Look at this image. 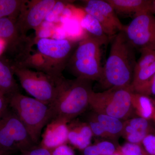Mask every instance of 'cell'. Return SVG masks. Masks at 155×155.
<instances>
[{
	"label": "cell",
	"mask_w": 155,
	"mask_h": 155,
	"mask_svg": "<svg viewBox=\"0 0 155 155\" xmlns=\"http://www.w3.org/2000/svg\"><path fill=\"white\" fill-rule=\"evenodd\" d=\"M79 41L69 38L32 39L21 66L40 71L58 80Z\"/></svg>",
	"instance_id": "6da1fadb"
},
{
	"label": "cell",
	"mask_w": 155,
	"mask_h": 155,
	"mask_svg": "<svg viewBox=\"0 0 155 155\" xmlns=\"http://www.w3.org/2000/svg\"><path fill=\"white\" fill-rule=\"evenodd\" d=\"M112 40L109 56L98 81L104 91L114 87H130L137 62L135 49L123 31H120Z\"/></svg>",
	"instance_id": "7a4b0ae2"
},
{
	"label": "cell",
	"mask_w": 155,
	"mask_h": 155,
	"mask_svg": "<svg viewBox=\"0 0 155 155\" xmlns=\"http://www.w3.org/2000/svg\"><path fill=\"white\" fill-rule=\"evenodd\" d=\"M93 81L63 77L58 82L57 94L50 104L53 119L64 120L67 123L84 113L89 106Z\"/></svg>",
	"instance_id": "3957f363"
},
{
	"label": "cell",
	"mask_w": 155,
	"mask_h": 155,
	"mask_svg": "<svg viewBox=\"0 0 155 155\" xmlns=\"http://www.w3.org/2000/svg\"><path fill=\"white\" fill-rule=\"evenodd\" d=\"M8 97L9 106L25 125L34 143L37 144L43 128L53 119L51 106L20 92Z\"/></svg>",
	"instance_id": "277c9868"
},
{
	"label": "cell",
	"mask_w": 155,
	"mask_h": 155,
	"mask_svg": "<svg viewBox=\"0 0 155 155\" xmlns=\"http://www.w3.org/2000/svg\"><path fill=\"white\" fill-rule=\"evenodd\" d=\"M104 44L88 36L79 41L67 67L76 78L98 81L102 72L101 47Z\"/></svg>",
	"instance_id": "5b68a950"
},
{
	"label": "cell",
	"mask_w": 155,
	"mask_h": 155,
	"mask_svg": "<svg viewBox=\"0 0 155 155\" xmlns=\"http://www.w3.org/2000/svg\"><path fill=\"white\" fill-rule=\"evenodd\" d=\"M133 92L130 87H114L100 92L93 90L89 106L95 113L126 121L135 114L131 103Z\"/></svg>",
	"instance_id": "8992f818"
},
{
	"label": "cell",
	"mask_w": 155,
	"mask_h": 155,
	"mask_svg": "<svg viewBox=\"0 0 155 155\" xmlns=\"http://www.w3.org/2000/svg\"><path fill=\"white\" fill-rule=\"evenodd\" d=\"M10 67L22 88L28 94L47 104L52 103L57 94L58 82L61 78L56 80L44 72L26 67Z\"/></svg>",
	"instance_id": "52a82bcc"
},
{
	"label": "cell",
	"mask_w": 155,
	"mask_h": 155,
	"mask_svg": "<svg viewBox=\"0 0 155 155\" xmlns=\"http://www.w3.org/2000/svg\"><path fill=\"white\" fill-rule=\"evenodd\" d=\"M35 146L25 125L14 112L0 118V147L7 153L27 151Z\"/></svg>",
	"instance_id": "ba28073f"
},
{
	"label": "cell",
	"mask_w": 155,
	"mask_h": 155,
	"mask_svg": "<svg viewBox=\"0 0 155 155\" xmlns=\"http://www.w3.org/2000/svg\"><path fill=\"white\" fill-rule=\"evenodd\" d=\"M135 50H155V15L145 12L136 15L122 31Z\"/></svg>",
	"instance_id": "9c48e42d"
},
{
	"label": "cell",
	"mask_w": 155,
	"mask_h": 155,
	"mask_svg": "<svg viewBox=\"0 0 155 155\" xmlns=\"http://www.w3.org/2000/svg\"><path fill=\"white\" fill-rule=\"evenodd\" d=\"M57 0H27L16 20L18 29L24 36L31 29L37 30Z\"/></svg>",
	"instance_id": "30bf717a"
},
{
	"label": "cell",
	"mask_w": 155,
	"mask_h": 155,
	"mask_svg": "<svg viewBox=\"0 0 155 155\" xmlns=\"http://www.w3.org/2000/svg\"><path fill=\"white\" fill-rule=\"evenodd\" d=\"M83 2L84 12L94 17L99 22L110 40L123 30L124 25L106 0H86Z\"/></svg>",
	"instance_id": "8fae6325"
},
{
	"label": "cell",
	"mask_w": 155,
	"mask_h": 155,
	"mask_svg": "<svg viewBox=\"0 0 155 155\" xmlns=\"http://www.w3.org/2000/svg\"><path fill=\"white\" fill-rule=\"evenodd\" d=\"M30 38L22 35L17 27L16 20L10 18L0 19V39L6 43L2 54L8 58H16L24 51Z\"/></svg>",
	"instance_id": "7c38bea8"
},
{
	"label": "cell",
	"mask_w": 155,
	"mask_h": 155,
	"mask_svg": "<svg viewBox=\"0 0 155 155\" xmlns=\"http://www.w3.org/2000/svg\"><path fill=\"white\" fill-rule=\"evenodd\" d=\"M67 122L53 119L46 125L39 145L50 150L68 143V129Z\"/></svg>",
	"instance_id": "4fadbf2b"
},
{
	"label": "cell",
	"mask_w": 155,
	"mask_h": 155,
	"mask_svg": "<svg viewBox=\"0 0 155 155\" xmlns=\"http://www.w3.org/2000/svg\"><path fill=\"white\" fill-rule=\"evenodd\" d=\"M151 121L136 116L124 121L122 136L127 142L141 144L147 135L154 133L155 129Z\"/></svg>",
	"instance_id": "5bb4252c"
},
{
	"label": "cell",
	"mask_w": 155,
	"mask_h": 155,
	"mask_svg": "<svg viewBox=\"0 0 155 155\" xmlns=\"http://www.w3.org/2000/svg\"><path fill=\"white\" fill-rule=\"evenodd\" d=\"M67 126L68 143L81 150L90 145L93 134L86 122L73 119L67 124Z\"/></svg>",
	"instance_id": "9a60e30c"
},
{
	"label": "cell",
	"mask_w": 155,
	"mask_h": 155,
	"mask_svg": "<svg viewBox=\"0 0 155 155\" xmlns=\"http://www.w3.org/2000/svg\"><path fill=\"white\" fill-rule=\"evenodd\" d=\"M112 6L116 14L136 15L150 12L153 0H106ZM151 13V12H150Z\"/></svg>",
	"instance_id": "2e32d148"
},
{
	"label": "cell",
	"mask_w": 155,
	"mask_h": 155,
	"mask_svg": "<svg viewBox=\"0 0 155 155\" xmlns=\"http://www.w3.org/2000/svg\"><path fill=\"white\" fill-rule=\"evenodd\" d=\"M131 103L134 113L137 116L152 120L155 114V105L152 98L133 92Z\"/></svg>",
	"instance_id": "e0dca14e"
},
{
	"label": "cell",
	"mask_w": 155,
	"mask_h": 155,
	"mask_svg": "<svg viewBox=\"0 0 155 155\" xmlns=\"http://www.w3.org/2000/svg\"><path fill=\"white\" fill-rule=\"evenodd\" d=\"M92 115L96 119L110 137L111 140L116 142L122 136L124 121L112 116L91 112Z\"/></svg>",
	"instance_id": "ac0fdd59"
},
{
	"label": "cell",
	"mask_w": 155,
	"mask_h": 155,
	"mask_svg": "<svg viewBox=\"0 0 155 155\" xmlns=\"http://www.w3.org/2000/svg\"><path fill=\"white\" fill-rule=\"evenodd\" d=\"M14 75L9 64L0 58V91L8 97L19 92Z\"/></svg>",
	"instance_id": "d6986e66"
},
{
	"label": "cell",
	"mask_w": 155,
	"mask_h": 155,
	"mask_svg": "<svg viewBox=\"0 0 155 155\" xmlns=\"http://www.w3.org/2000/svg\"><path fill=\"white\" fill-rule=\"evenodd\" d=\"M80 25L89 34V36L99 40L104 45L110 40L105 33L99 22L90 14L85 13L81 20Z\"/></svg>",
	"instance_id": "ffe728a7"
},
{
	"label": "cell",
	"mask_w": 155,
	"mask_h": 155,
	"mask_svg": "<svg viewBox=\"0 0 155 155\" xmlns=\"http://www.w3.org/2000/svg\"><path fill=\"white\" fill-rule=\"evenodd\" d=\"M27 0H0V19L10 18L17 20Z\"/></svg>",
	"instance_id": "44dd1931"
},
{
	"label": "cell",
	"mask_w": 155,
	"mask_h": 155,
	"mask_svg": "<svg viewBox=\"0 0 155 155\" xmlns=\"http://www.w3.org/2000/svg\"><path fill=\"white\" fill-rule=\"evenodd\" d=\"M118 147L109 140L90 145L82 151V155H110L118 152Z\"/></svg>",
	"instance_id": "7402d4cb"
},
{
	"label": "cell",
	"mask_w": 155,
	"mask_h": 155,
	"mask_svg": "<svg viewBox=\"0 0 155 155\" xmlns=\"http://www.w3.org/2000/svg\"><path fill=\"white\" fill-rule=\"evenodd\" d=\"M155 74V62L144 68L134 73L131 89L135 92L149 81Z\"/></svg>",
	"instance_id": "603a6c76"
},
{
	"label": "cell",
	"mask_w": 155,
	"mask_h": 155,
	"mask_svg": "<svg viewBox=\"0 0 155 155\" xmlns=\"http://www.w3.org/2000/svg\"><path fill=\"white\" fill-rule=\"evenodd\" d=\"M140 52L141 54L138 61H137L134 72L148 67L155 62V50L144 49Z\"/></svg>",
	"instance_id": "cb8c5ba5"
},
{
	"label": "cell",
	"mask_w": 155,
	"mask_h": 155,
	"mask_svg": "<svg viewBox=\"0 0 155 155\" xmlns=\"http://www.w3.org/2000/svg\"><path fill=\"white\" fill-rule=\"evenodd\" d=\"M68 3L67 1H57L46 17L45 21L51 23L58 22L63 11L68 6Z\"/></svg>",
	"instance_id": "d4e9b609"
},
{
	"label": "cell",
	"mask_w": 155,
	"mask_h": 155,
	"mask_svg": "<svg viewBox=\"0 0 155 155\" xmlns=\"http://www.w3.org/2000/svg\"><path fill=\"white\" fill-rule=\"evenodd\" d=\"M118 151L121 155H149L141 144L127 142L118 147Z\"/></svg>",
	"instance_id": "484cf974"
},
{
	"label": "cell",
	"mask_w": 155,
	"mask_h": 155,
	"mask_svg": "<svg viewBox=\"0 0 155 155\" xmlns=\"http://www.w3.org/2000/svg\"><path fill=\"white\" fill-rule=\"evenodd\" d=\"M86 122L90 127L93 136L111 140L109 136L101 124L92 116L91 112L87 116Z\"/></svg>",
	"instance_id": "4316f807"
},
{
	"label": "cell",
	"mask_w": 155,
	"mask_h": 155,
	"mask_svg": "<svg viewBox=\"0 0 155 155\" xmlns=\"http://www.w3.org/2000/svg\"><path fill=\"white\" fill-rule=\"evenodd\" d=\"M148 96H155V74L151 79L135 92Z\"/></svg>",
	"instance_id": "83f0119b"
},
{
	"label": "cell",
	"mask_w": 155,
	"mask_h": 155,
	"mask_svg": "<svg viewBox=\"0 0 155 155\" xmlns=\"http://www.w3.org/2000/svg\"><path fill=\"white\" fill-rule=\"evenodd\" d=\"M142 145L149 155H155V134H150L146 137L141 142Z\"/></svg>",
	"instance_id": "f1b7e54d"
},
{
	"label": "cell",
	"mask_w": 155,
	"mask_h": 155,
	"mask_svg": "<svg viewBox=\"0 0 155 155\" xmlns=\"http://www.w3.org/2000/svg\"><path fill=\"white\" fill-rule=\"evenodd\" d=\"M52 155H75L74 150L67 144L62 145L52 150Z\"/></svg>",
	"instance_id": "f546056e"
},
{
	"label": "cell",
	"mask_w": 155,
	"mask_h": 155,
	"mask_svg": "<svg viewBox=\"0 0 155 155\" xmlns=\"http://www.w3.org/2000/svg\"><path fill=\"white\" fill-rule=\"evenodd\" d=\"M52 150L39 145L35 146L30 150L25 151L30 155H52Z\"/></svg>",
	"instance_id": "4dcf8cb0"
},
{
	"label": "cell",
	"mask_w": 155,
	"mask_h": 155,
	"mask_svg": "<svg viewBox=\"0 0 155 155\" xmlns=\"http://www.w3.org/2000/svg\"><path fill=\"white\" fill-rule=\"evenodd\" d=\"M9 105L8 97L0 91V118L8 112Z\"/></svg>",
	"instance_id": "1f68e13d"
},
{
	"label": "cell",
	"mask_w": 155,
	"mask_h": 155,
	"mask_svg": "<svg viewBox=\"0 0 155 155\" xmlns=\"http://www.w3.org/2000/svg\"><path fill=\"white\" fill-rule=\"evenodd\" d=\"M6 43L4 41L0 39V57L2 54L5 48Z\"/></svg>",
	"instance_id": "d6a6232c"
},
{
	"label": "cell",
	"mask_w": 155,
	"mask_h": 155,
	"mask_svg": "<svg viewBox=\"0 0 155 155\" xmlns=\"http://www.w3.org/2000/svg\"><path fill=\"white\" fill-rule=\"evenodd\" d=\"M150 12L152 14L155 15V0H153Z\"/></svg>",
	"instance_id": "836d02e7"
},
{
	"label": "cell",
	"mask_w": 155,
	"mask_h": 155,
	"mask_svg": "<svg viewBox=\"0 0 155 155\" xmlns=\"http://www.w3.org/2000/svg\"><path fill=\"white\" fill-rule=\"evenodd\" d=\"M8 154L5 152L1 147H0V155H8Z\"/></svg>",
	"instance_id": "e575fe53"
},
{
	"label": "cell",
	"mask_w": 155,
	"mask_h": 155,
	"mask_svg": "<svg viewBox=\"0 0 155 155\" xmlns=\"http://www.w3.org/2000/svg\"><path fill=\"white\" fill-rule=\"evenodd\" d=\"M121 155V154L119 152H117L113 154L112 155Z\"/></svg>",
	"instance_id": "d590c367"
},
{
	"label": "cell",
	"mask_w": 155,
	"mask_h": 155,
	"mask_svg": "<svg viewBox=\"0 0 155 155\" xmlns=\"http://www.w3.org/2000/svg\"><path fill=\"white\" fill-rule=\"evenodd\" d=\"M22 153V155H30L29 154H28V153L25 152H24Z\"/></svg>",
	"instance_id": "8d00e7d4"
},
{
	"label": "cell",
	"mask_w": 155,
	"mask_h": 155,
	"mask_svg": "<svg viewBox=\"0 0 155 155\" xmlns=\"http://www.w3.org/2000/svg\"><path fill=\"white\" fill-rule=\"evenodd\" d=\"M152 120L155 124V114L154 115L153 117Z\"/></svg>",
	"instance_id": "74e56055"
},
{
	"label": "cell",
	"mask_w": 155,
	"mask_h": 155,
	"mask_svg": "<svg viewBox=\"0 0 155 155\" xmlns=\"http://www.w3.org/2000/svg\"><path fill=\"white\" fill-rule=\"evenodd\" d=\"M153 100L154 103L155 105V99H153Z\"/></svg>",
	"instance_id": "f35d334b"
},
{
	"label": "cell",
	"mask_w": 155,
	"mask_h": 155,
	"mask_svg": "<svg viewBox=\"0 0 155 155\" xmlns=\"http://www.w3.org/2000/svg\"><path fill=\"white\" fill-rule=\"evenodd\" d=\"M154 134H155V131Z\"/></svg>",
	"instance_id": "ab89813d"
}]
</instances>
